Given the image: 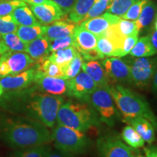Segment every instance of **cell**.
<instances>
[{
    "mask_svg": "<svg viewBox=\"0 0 157 157\" xmlns=\"http://www.w3.org/2000/svg\"><path fill=\"white\" fill-rule=\"evenodd\" d=\"M21 1H23V0H21Z\"/></svg>",
    "mask_w": 157,
    "mask_h": 157,
    "instance_id": "11a10c76",
    "label": "cell"
},
{
    "mask_svg": "<svg viewBox=\"0 0 157 157\" xmlns=\"http://www.w3.org/2000/svg\"><path fill=\"white\" fill-rule=\"evenodd\" d=\"M98 113L91 105L86 103L68 101L62 104L57 114L58 124L86 132L91 127L98 125Z\"/></svg>",
    "mask_w": 157,
    "mask_h": 157,
    "instance_id": "277c9868",
    "label": "cell"
},
{
    "mask_svg": "<svg viewBox=\"0 0 157 157\" xmlns=\"http://www.w3.org/2000/svg\"><path fill=\"white\" fill-rule=\"evenodd\" d=\"M155 30L157 31V17L156 18V21H155Z\"/></svg>",
    "mask_w": 157,
    "mask_h": 157,
    "instance_id": "f907efd6",
    "label": "cell"
},
{
    "mask_svg": "<svg viewBox=\"0 0 157 157\" xmlns=\"http://www.w3.org/2000/svg\"><path fill=\"white\" fill-rule=\"evenodd\" d=\"M35 66H36V70L44 75L52 76V77L63 78L62 67L55 63L54 62L51 61L48 58L45 59L42 62L36 63Z\"/></svg>",
    "mask_w": 157,
    "mask_h": 157,
    "instance_id": "4316f807",
    "label": "cell"
},
{
    "mask_svg": "<svg viewBox=\"0 0 157 157\" xmlns=\"http://www.w3.org/2000/svg\"><path fill=\"white\" fill-rule=\"evenodd\" d=\"M76 27V23L69 21L68 17H63L48 25H45L44 36L50 41L63 38L73 35Z\"/></svg>",
    "mask_w": 157,
    "mask_h": 157,
    "instance_id": "9a60e30c",
    "label": "cell"
},
{
    "mask_svg": "<svg viewBox=\"0 0 157 157\" xmlns=\"http://www.w3.org/2000/svg\"><path fill=\"white\" fill-rule=\"evenodd\" d=\"M95 0H76L75 5L68 13V20L74 23H81Z\"/></svg>",
    "mask_w": 157,
    "mask_h": 157,
    "instance_id": "603a6c76",
    "label": "cell"
},
{
    "mask_svg": "<svg viewBox=\"0 0 157 157\" xmlns=\"http://www.w3.org/2000/svg\"><path fill=\"white\" fill-rule=\"evenodd\" d=\"M15 33L23 42L29 43L39 37L44 36L45 33V25H42L41 24L32 25V26L18 25Z\"/></svg>",
    "mask_w": 157,
    "mask_h": 157,
    "instance_id": "cb8c5ba5",
    "label": "cell"
},
{
    "mask_svg": "<svg viewBox=\"0 0 157 157\" xmlns=\"http://www.w3.org/2000/svg\"><path fill=\"white\" fill-rule=\"evenodd\" d=\"M155 17H156V18L157 17V10H156V16H155Z\"/></svg>",
    "mask_w": 157,
    "mask_h": 157,
    "instance_id": "f5cc1de1",
    "label": "cell"
},
{
    "mask_svg": "<svg viewBox=\"0 0 157 157\" xmlns=\"http://www.w3.org/2000/svg\"><path fill=\"white\" fill-rule=\"evenodd\" d=\"M138 40V35H132V36H127L124 39L123 42L122 49H121V55L122 57L127 56L133 47L136 44Z\"/></svg>",
    "mask_w": 157,
    "mask_h": 157,
    "instance_id": "ab89813d",
    "label": "cell"
},
{
    "mask_svg": "<svg viewBox=\"0 0 157 157\" xmlns=\"http://www.w3.org/2000/svg\"><path fill=\"white\" fill-rule=\"evenodd\" d=\"M109 4V0H95L93 7L88 11L87 15H85L81 23L101 15L107 10Z\"/></svg>",
    "mask_w": 157,
    "mask_h": 157,
    "instance_id": "e575fe53",
    "label": "cell"
},
{
    "mask_svg": "<svg viewBox=\"0 0 157 157\" xmlns=\"http://www.w3.org/2000/svg\"><path fill=\"white\" fill-rule=\"evenodd\" d=\"M120 18L117 15L105 13L100 16L84 21L80 25L98 36L105 32L110 25L116 24Z\"/></svg>",
    "mask_w": 157,
    "mask_h": 157,
    "instance_id": "2e32d148",
    "label": "cell"
},
{
    "mask_svg": "<svg viewBox=\"0 0 157 157\" xmlns=\"http://www.w3.org/2000/svg\"><path fill=\"white\" fill-rule=\"evenodd\" d=\"M81 55L84 61H89V60H101L105 58L103 55L97 50V48L92 49V50L84 51V52H79Z\"/></svg>",
    "mask_w": 157,
    "mask_h": 157,
    "instance_id": "60d3db41",
    "label": "cell"
},
{
    "mask_svg": "<svg viewBox=\"0 0 157 157\" xmlns=\"http://www.w3.org/2000/svg\"><path fill=\"white\" fill-rule=\"evenodd\" d=\"M96 48L104 57H119V52L115 44L105 37L98 36Z\"/></svg>",
    "mask_w": 157,
    "mask_h": 157,
    "instance_id": "d6a6232c",
    "label": "cell"
},
{
    "mask_svg": "<svg viewBox=\"0 0 157 157\" xmlns=\"http://www.w3.org/2000/svg\"><path fill=\"white\" fill-rule=\"evenodd\" d=\"M85 101H88L100 116V119L109 126H113L118 117L113 100L109 87H98L95 91L87 96Z\"/></svg>",
    "mask_w": 157,
    "mask_h": 157,
    "instance_id": "8992f818",
    "label": "cell"
},
{
    "mask_svg": "<svg viewBox=\"0 0 157 157\" xmlns=\"http://www.w3.org/2000/svg\"><path fill=\"white\" fill-rule=\"evenodd\" d=\"M17 27L18 25L11 14L0 17V36L16 32Z\"/></svg>",
    "mask_w": 157,
    "mask_h": 157,
    "instance_id": "d590c367",
    "label": "cell"
},
{
    "mask_svg": "<svg viewBox=\"0 0 157 157\" xmlns=\"http://www.w3.org/2000/svg\"><path fill=\"white\" fill-rule=\"evenodd\" d=\"M109 88L113 102L126 122L129 123L135 118L144 117L157 128V119L141 96L121 84H109Z\"/></svg>",
    "mask_w": 157,
    "mask_h": 157,
    "instance_id": "3957f363",
    "label": "cell"
},
{
    "mask_svg": "<svg viewBox=\"0 0 157 157\" xmlns=\"http://www.w3.org/2000/svg\"><path fill=\"white\" fill-rule=\"evenodd\" d=\"M82 69L93 78V81L97 84L98 87H105L109 86L110 78L99 61L97 60L84 61Z\"/></svg>",
    "mask_w": 157,
    "mask_h": 157,
    "instance_id": "d6986e66",
    "label": "cell"
},
{
    "mask_svg": "<svg viewBox=\"0 0 157 157\" xmlns=\"http://www.w3.org/2000/svg\"><path fill=\"white\" fill-rule=\"evenodd\" d=\"M31 10L40 24H51L66 16L60 7L52 0L40 5H31Z\"/></svg>",
    "mask_w": 157,
    "mask_h": 157,
    "instance_id": "4fadbf2b",
    "label": "cell"
},
{
    "mask_svg": "<svg viewBox=\"0 0 157 157\" xmlns=\"http://www.w3.org/2000/svg\"><path fill=\"white\" fill-rule=\"evenodd\" d=\"M8 50V48H7V47L5 44V43H4L2 41H0V56L4 53H5V52H7Z\"/></svg>",
    "mask_w": 157,
    "mask_h": 157,
    "instance_id": "7dc6e473",
    "label": "cell"
},
{
    "mask_svg": "<svg viewBox=\"0 0 157 157\" xmlns=\"http://www.w3.org/2000/svg\"><path fill=\"white\" fill-rule=\"evenodd\" d=\"M73 35L74 38V46L78 52L92 50L97 47V35L84 29L81 25H76Z\"/></svg>",
    "mask_w": 157,
    "mask_h": 157,
    "instance_id": "e0dca14e",
    "label": "cell"
},
{
    "mask_svg": "<svg viewBox=\"0 0 157 157\" xmlns=\"http://www.w3.org/2000/svg\"><path fill=\"white\" fill-rule=\"evenodd\" d=\"M98 87L93 78L82 70L75 77L68 80L67 94L71 97L84 100Z\"/></svg>",
    "mask_w": 157,
    "mask_h": 157,
    "instance_id": "30bf717a",
    "label": "cell"
},
{
    "mask_svg": "<svg viewBox=\"0 0 157 157\" xmlns=\"http://www.w3.org/2000/svg\"><path fill=\"white\" fill-rule=\"evenodd\" d=\"M52 1L55 2L60 7L64 15H66L74 7L76 0H52Z\"/></svg>",
    "mask_w": 157,
    "mask_h": 157,
    "instance_id": "b9f144b4",
    "label": "cell"
},
{
    "mask_svg": "<svg viewBox=\"0 0 157 157\" xmlns=\"http://www.w3.org/2000/svg\"><path fill=\"white\" fill-rule=\"evenodd\" d=\"M11 15L18 25L32 26L40 24L33 14L31 10L27 7V5L17 7Z\"/></svg>",
    "mask_w": 157,
    "mask_h": 157,
    "instance_id": "44dd1931",
    "label": "cell"
},
{
    "mask_svg": "<svg viewBox=\"0 0 157 157\" xmlns=\"http://www.w3.org/2000/svg\"><path fill=\"white\" fill-rule=\"evenodd\" d=\"M24 5L26 4L21 0H2L0 2V17L10 15L17 7Z\"/></svg>",
    "mask_w": 157,
    "mask_h": 157,
    "instance_id": "f35d334b",
    "label": "cell"
},
{
    "mask_svg": "<svg viewBox=\"0 0 157 157\" xmlns=\"http://www.w3.org/2000/svg\"><path fill=\"white\" fill-rule=\"evenodd\" d=\"M109 1H110V0H109Z\"/></svg>",
    "mask_w": 157,
    "mask_h": 157,
    "instance_id": "6f0895ef",
    "label": "cell"
},
{
    "mask_svg": "<svg viewBox=\"0 0 157 157\" xmlns=\"http://www.w3.org/2000/svg\"><path fill=\"white\" fill-rule=\"evenodd\" d=\"M121 138L128 146L132 148H141L144 146L145 141L132 126H126L121 132Z\"/></svg>",
    "mask_w": 157,
    "mask_h": 157,
    "instance_id": "f1b7e54d",
    "label": "cell"
},
{
    "mask_svg": "<svg viewBox=\"0 0 157 157\" xmlns=\"http://www.w3.org/2000/svg\"><path fill=\"white\" fill-rule=\"evenodd\" d=\"M74 43V35L63 37V38L56 39L54 40L50 41V52H53L56 51L63 50L73 46Z\"/></svg>",
    "mask_w": 157,
    "mask_h": 157,
    "instance_id": "74e56055",
    "label": "cell"
},
{
    "mask_svg": "<svg viewBox=\"0 0 157 157\" xmlns=\"http://www.w3.org/2000/svg\"><path fill=\"white\" fill-rule=\"evenodd\" d=\"M36 75L35 65L29 69L17 74L9 75L0 79V84L4 90H18L31 87L34 83Z\"/></svg>",
    "mask_w": 157,
    "mask_h": 157,
    "instance_id": "5bb4252c",
    "label": "cell"
},
{
    "mask_svg": "<svg viewBox=\"0 0 157 157\" xmlns=\"http://www.w3.org/2000/svg\"><path fill=\"white\" fill-rule=\"evenodd\" d=\"M52 138L57 150L73 155L84 154L91 143L84 132L58 124L52 131Z\"/></svg>",
    "mask_w": 157,
    "mask_h": 157,
    "instance_id": "5b68a950",
    "label": "cell"
},
{
    "mask_svg": "<svg viewBox=\"0 0 157 157\" xmlns=\"http://www.w3.org/2000/svg\"><path fill=\"white\" fill-rule=\"evenodd\" d=\"M137 157H145L144 156H142V155H141V156H140V155H138V156H137Z\"/></svg>",
    "mask_w": 157,
    "mask_h": 157,
    "instance_id": "816d5d0a",
    "label": "cell"
},
{
    "mask_svg": "<svg viewBox=\"0 0 157 157\" xmlns=\"http://www.w3.org/2000/svg\"><path fill=\"white\" fill-rule=\"evenodd\" d=\"M124 60L129 67L131 83L138 87H146L151 83L157 68V58H127Z\"/></svg>",
    "mask_w": 157,
    "mask_h": 157,
    "instance_id": "52a82bcc",
    "label": "cell"
},
{
    "mask_svg": "<svg viewBox=\"0 0 157 157\" xmlns=\"http://www.w3.org/2000/svg\"><path fill=\"white\" fill-rule=\"evenodd\" d=\"M129 124L132 125L145 142L151 144L155 140V127L153 124L146 118H135L129 121Z\"/></svg>",
    "mask_w": 157,
    "mask_h": 157,
    "instance_id": "ffe728a7",
    "label": "cell"
},
{
    "mask_svg": "<svg viewBox=\"0 0 157 157\" xmlns=\"http://www.w3.org/2000/svg\"><path fill=\"white\" fill-rule=\"evenodd\" d=\"M0 38H1V36H0Z\"/></svg>",
    "mask_w": 157,
    "mask_h": 157,
    "instance_id": "9f6ffc18",
    "label": "cell"
},
{
    "mask_svg": "<svg viewBox=\"0 0 157 157\" xmlns=\"http://www.w3.org/2000/svg\"><path fill=\"white\" fill-rule=\"evenodd\" d=\"M78 53V50L73 45L69 48L51 52V54H50L48 58L51 61L54 62L55 63L58 64L63 68Z\"/></svg>",
    "mask_w": 157,
    "mask_h": 157,
    "instance_id": "d4e9b609",
    "label": "cell"
},
{
    "mask_svg": "<svg viewBox=\"0 0 157 157\" xmlns=\"http://www.w3.org/2000/svg\"><path fill=\"white\" fill-rule=\"evenodd\" d=\"M1 1H2V0H0V2H1Z\"/></svg>",
    "mask_w": 157,
    "mask_h": 157,
    "instance_id": "db71d44e",
    "label": "cell"
},
{
    "mask_svg": "<svg viewBox=\"0 0 157 157\" xmlns=\"http://www.w3.org/2000/svg\"><path fill=\"white\" fill-rule=\"evenodd\" d=\"M52 148L48 144L18 149L12 157H47Z\"/></svg>",
    "mask_w": 157,
    "mask_h": 157,
    "instance_id": "83f0119b",
    "label": "cell"
},
{
    "mask_svg": "<svg viewBox=\"0 0 157 157\" xmlns=\"http://www.w3.org/2000/svg\"><path fill=\"white\" fill-rule=\"evenodd\" d=\"M153 89L156 93H157V68L156 69V71H155L154 78H153Z\"/></svg>",
    "mask_w": 157,
    "mask_h": 157,
    "instance_id": "c3c4849f",
    "label": "cell"
},
{
    "mask_svg": "<svg viewBox=\"0 0 157 157\" xmlns=\"http://www.w3.org/2000/svg\"><path fill=\"white\" fill-rule=\"evenodd\" d=\"M47 157H74V155L61 151L56 149V151L51 150Z\"/></svg>",
    "mask_w": 157,
    "mask_h": 157,
    "instance_id": "7bdbcfd3",
    "label": "cell"
},
{
    "mask_svg": "<svg viewBox=\"0 0 157 157\" xmlns=\"http://www.w3.org/2000/svg\"><path fill=\"white\" fill-rule=\"evenodd\" d=\"M145 157H157V147L144 148Z\"/></svg>",
    "mask_w": 157,
    "mask_h": 157,
    "instance_id": "ee69618b",
    "label": "cell"
},
{
    "mask_svg": "<svg viewBox=\"0 0 157 157\" xmlns=\"http://www.w3.org/2000/svg\"><path fill=\"white\" fill-rule=\"evenodd\" d=\"M116 25L118 31L123 36L127 37L132 35H138L139 30L135 21L125 20L121 17L119 21L116 23Z\"/></svg>",
    "mask_w": 157,
    "mask_h": 157,
    "instance_id": "836d02e7",
    "label": "cell"
},
{
    "mask_svg": "<svg viewBox=\"0 0 157 157\" xmlns=\"http://www.w3.org/2000/svg\"><path fill=\"white\" fill-rule=\"evenodd\" d=\"M2 36V42L7 47L9 50L13 52H26L27 43L23 42L15 32Z\"/></svg>",
    "mask_w": 157,
    "mask_h": 157,
    "instance_id": "f546056e",
    "label": "cell"
},
{
    "mask_svg": "<svg viewBox=\"0 0 157 157\" xmlns=\"http://www.w3.org/2000/svg\"><path fill=\"white\" fill-rule=\"evenodd\" d=\"M34 84L40 91L50 95H62L67 93V79L44 75L38 71L36 68Z\"/></svg>",
    "mask_w": 157,
    "mask_h": 157,
    "instance_id": "8fae6325",
    "label": "cell"
},
{
    "mask_svg": "<svg viewBox=\"0 0 157 157\" xmlns=\"http://www.w3.org/2000/svg\"><path fill=\"white\" fill-rule=\"evenodd\" d=\"M101 64L109 78L113 81L131 83L129 67L124 60L111 57L102 59Z\"/></svg>",
    "mask_w": 157,
    "mask_h": 157,
    "instance_id": "7c38bea8",
    "label": "cell"
},
{
    "mask_svg": "<svg viewBox=\"0 0 157 157\" xmlns=\"http://www.w3.org/2000/svg\"><path fill=\"white\" fill-rule=\"evenodd\" d=\"M131 56L135 58H146L151 57L156 54V50L151 42L149 36L141 37L129 52Z\"/></svg>",
    "mask_w": 157,
    "mask_h": 157,
    "instance_id": "7402d4cb",
    "label": "cell"
},
{
    "mask_svg": "<svg viewBox=\"0 0 157 157\" xmlns=\"http://www.w3.org/2000/svg\"><path fill=\"white\" fill-rule=\"evenodd\" d=\"M27 54L36 63L43 61L50 56V40L42 36L27 43Z\"/></svg>",
    "mask_w": 157,
    "mask_h": 157,
    "instance_id": "ac0fdd59",
    "label": "cell"
},
{
    "mask_svg": "<svg viewBox=\"0 0 157 157\" xmlns=\"http://www.w3.org/2000/svg\"><path fill=\"white\" fill-rule=\"evenodd\" d=\"M3 93H4V89L1 86V84H0V97H1Z\"/></svg>",
    "mask_w": 157,
    "mask_h": 157,
    "instance_id": "681fc988",
    "label": "cell"
},
{
    "mask_svg": "<svg viewBox=\"0 0 157 157\" xmlns=\"http://www.w3.org/2000/svg\"><path fill=\"white\" fill-rule=\"evenodd\" d=\"M156 5L154 2L148 1L141 11L138 18L135 21L138 30L148 26L152 23L153 20L156 16Z\"/></svg>",
    "mask_w": 157,
    "mask_h": 157,
    "instance_id": "484cf974",
    "label": "cell"
},
{
    "mask_svg": "<svg viewBox=\"0 0 157 157\" xmlns=\"http://www.w3.org/2000/svg\"><path fill=\"white\" fill-rule=\"evenodd\" d=\"M36 63L27 53L8 50L0 56V78L16 75L34 66Z\"/></svg>",
    "mask_w": 157,
    "mask_h": 157,
    "instance_id": "ba28073f",
    "label": "cell"
},
{
    "mask_svg": "<svg viewBox=\"0 0 157 157\" xmlns=\"http://www.w3.org/2000/svg\"><path fill=\"white\" fill-rule=\"evenodd\" d=\"M48 0H23L24 2H26L29 4L30 5H40V4H43L46 2Z\"/></svg>",
    "mask_w": 157,
    "mask_h": 157,
    "instance_id": "bcb514c9",
    "label": "cell"
},
{
    "mask_svg": "<svg viewBox=\"0 0 157 157\" xmlns=\"http://www.w3.org/2000/svg\"><path fill=\"white\" fill-rule=\"evenodd\" d=\"M138 0H110L106 11L121 17Z\"/></svg>",
    "mask_w": 157,
    "mask_h": 157,
    "instance_id": "4dcf8cb0",
    "label": "cell"
},
{
    "mask_svg": "<svg viewBox=\"0 0 157 157\" xmlns=\"http://www.w3.org/2000/svg\"><path fill=\"white\" fill-rule=\"evenodd\" d=\"M64 98L43 93L36 86L9 90L0 97V109L10 114L26 117L52 128Z\"/></svg>",
    "mask_w": 157,
    "mask_h": 157,
    "instance_id": "6da1fadb",
    "label": "cell"
},
{
    "mask_svg": "<svg viewBox=\"0 0 157 157\" xmlns=\"http://www.w3.org/2000/svg\"><path fill=\"white\" fill-rule=\"evenodd\" d=\"M0 140L14 149L48 144L52 133L42 123L19 115L0 114Z\"/></svg>",
    "mask_w": 157,
    "mask_h": 157,
    "instance_id": "7a4b0ae2",
    "label": "cell"
},
{
    "mask_svg": "<svg viewBox=\"0 0 157 157\" xmlns=\"http://www.w3.org/2000/svg\"><path fill=\"white\" fill-rule=\"evenodd\" d=\"M149 0H138L136 2L129 7L128 10L124 15H122L121 17L125 20H129V21H135L138 18L141 11L144 7L145 5L148 2Z\"/></svg>",
    "mask_w": 157,
    "mask_h": 157,
    "instance_id": "8d00e7d4",
    "label": "cell"
},
{
    "mask_svg": "<svg viewBox=\"0 0 157 157\" xmlns=\"http://www.w3.org/2000/svg\"><path fill=\"white\" fill-rule=\"evenodd\" d=\"M149 37H150L151 42L153 47H154V48L155 49L157 53V31H153L151 33V34L149 35Z\"/></svg>",
    "mask_w": 157,
    "mask_h": 157,
    "instance_id": "f6af8a7d",
    "label": "cell"
},
{
    "mask_svg": "<svg viewBox=\"0 0 157 157\" xmlns=\"http://www.w3.org/2000/svg\"><path fill=\"white\" fill-rule=\"evenodd\" d=\"M100 157H137L135 151L124 144L118 135H107L97 140Z\"/></svg>",
    "mask_w": 157,
    "mask_h": 157,
    "instance_id": "9c48e42d",
    "label": "cell"
},
{
    "mask_svg": "<svg viewBox=\"0 0 157 157\" xmlns=\"http://www.w3.org/2000/svg\"><path fill=\"white\" fill-rule=\"evenodd\" d=\"M83 62V58L78 52L65 67L63 68V78L69 80L75 77L81 71Z\"/></svg>",
    "mask_w": 157,
    "mask_h": 157,
    "instance_id": "1f68e13d",
    "label": "cell"
}]
</instances>
